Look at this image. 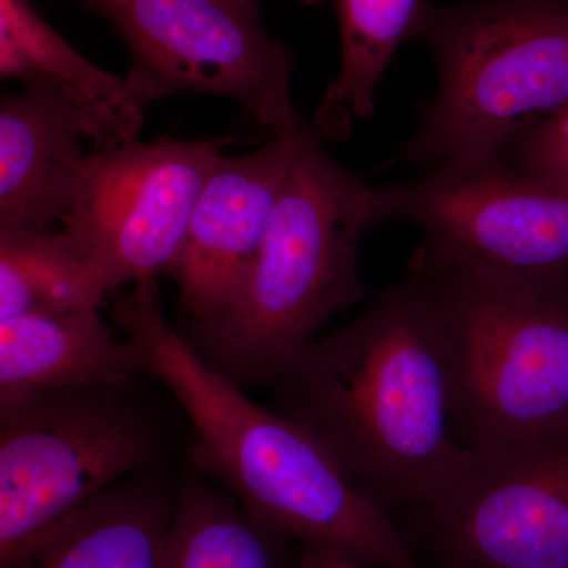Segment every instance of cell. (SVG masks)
Instances as JSON below:
<instances>
[{
	"instance_id": "cell-9",
	"label": "cell",
	"mask_w": 568,
	"mask_h": 568,
	"mask_svg": "<svg viewBox=\"0 0 568 568\" xmlns=\"http://www.w3.org/2000/svg\"><path fill=\"white\" fill-rule=\"evenodd\" d=\"M224 140H132L89 152L62 233L112 290L170 272Z\"/></svg>"
},
{
	"instance_id": "cell-14",
	"label": "cell",
	"mask_w": 568,
	"mask_h": 568,
	"mask_svg": "<svg viewBox=\"0 0 568 568\" xmlns=\"http://www.w3.org/2000/svg\"><path fill=\"white\" fill-rule=\"evenodd\" d=\"M144 372L138 347L119 342L99 310L0 320V405L62 388H123Z\"/></svg>"
},
{
	"instance_id": "cell-18",
	"label": "cell",
	"mask_w": 568,
	"mask_h": 568,
	"mask_svg": "<svg viewBox=\"0 0 568 568\" xmlns=\"http://www.w3.org/2000/svg\"><path fill=\"white\" fill-rule=\"evenodd\" d=\"M284 541L233 496L192 481L178 496L163 568H297Z\"/></svg>"
},
{
	"instance_id": "cell-13",
	"label": "cell",
	"mask_w": 568,
	"mask_h": 568,
	"mask_svg": "<svg viewBox=\"0 0 568 568\" xmlns=\"http://www.w3.org/2000/svg\"><path fill=\"white\" fill-rule=\"evenodd\" d=\"M0 77L61 93L80 112L95 149L140 136L148 104L129 80L84 58L32 0H0Z\"/></svg>"
},
{
	"instance_id": "cell-20",
	"label": "cell",
	"mask_w": 568,
	"mask_h": 568,
	"mask_svg": "<svg viewBox=\"0 0 568 568\" xmlns=\"http://www.w3.org/2000/svg\"><path fill=\"white\" fill-rule=\"evenodd\" d=\"M297 568H386L369 566V564L358 562V560L347 558L339 552L328 551L312 547H298ZM422 568V567H413ZM455 568V567H440Z\"/></svg>"
},
{
	"instance_id": "cell-2",
	"label": "cell",
	"mask_w": 568,
	"mask_h": 568,
	"mask_svg": "<svg viewBox=\"0 0 568 568\" xmlns=\"http://www.w3.org/2000/svg\"><path fill=\"white\" fill-rule=\"evenodd\" d=\"M112 320L145 372L173 392L193 425L194 466L265 528L298 547L369 566L417 567L390 515L347 480L301 425L246 398L168 323L156 278L115 298Z\"/></svg>"
},
{
	"instance_id": "cell-6",
	"label": "cell",
	"mask_w": 568,
	"mask_h": 568,
	"mask_svg": "<svg viewBox=\"0 0 568 568\" xmlns=\"http://www.w3.org/2000/svg\"><path fill=\"white\" fill-rule=\"evenodd\" d=\"M121 390L62 388L0 405V559L151 462V425Z\"/></svg>"
},
{
	"instance_id": "cell-17",
	"label": "cell",
	"mask_w": 568,
	"mask_h": 568,
	"mask_svg": "<svg viewBox=\"0 0 568 568\" xmlns=\"http://www.w3.org/2000/svg\"><path fill=\"white\" fill-rule=\"evenodd\" d=\"M111 291L62 231L0 227V320L99 310Z\"/></svg>"
},
{
	"instance_id": "cell-1",
	"label": "cell",
	"mask_w": 568,
	"mask_h": 568,
	"mask_svg": "<svg viewBox=\"0 0 568 568\" xmlns=\"http://www.w3.org/2000/svg\"><path fill=\"white\" fill-rule=\"evenodd\" d=\"M271 383L274 410L387 514L432 503L465 458L452 433L443 323L413 275L297 351Z\"/></svg>"
},
{
	"instance_id": "cell-4",
	"label": "cell",
	"mask_w": 568,
	"mask_h": 568,
	"mask_svg": "<svg viewBox=\"0 0 568 568\" xmlns=\"http://www.w3.org/2000/svg\"><path fill=\"white\" fill-rule=\"evenodd\" d=\"M437 89L395 162L466 170L568 104V0H463L426 6L416 39Z\"/></svg>"
},
{
	"instance_id": "cell-19",
	"label": "cell",
	"mask_w": 568,
	"mask_h": 568,
	"mask_svg": "<svg viewBox=\"0 0 568 568\" xmlns=\"http://www.w3.org/2000/svg\"><path fill=\"white\" fill-rule=\"evenodd\" d=\"M500 160L519 173L568 192V104L508 142Z\"/></svg>"
},
{
	"instance_id": "cell-7",
	"label": "cell",
	"mask_w": 568,
	"mask_h": 568,
	"mask_svg": "<svg viewBox=\"0 0 568 568\" xmlns=\"http://www.w3.org/2000/svg\"><path fill=\"white\" fill-rule=\"evenodd\" d=\"M125 44V74L145 104L178 93L222 97L274 134L304 123L293 52L265 28L256 0H78Z\"/></svg>"
},
{
	"instance_id": "cell-3",
	"label": "cell",
	"mask_w": 568,
	"mask_h": 568,
	"mask_svg": "<svg viewBox=\"0 0 568 568\" xmlns=\"http://www.w3.org/2000/svg\"><path fill=\"white\" fill-rule=\"evenodd\" d=\"M313 136L283 183L252 267L223 312L190 325V345L237 386L271 383L366 286L358 248L383 223L379 194Z\"/></svg>"
},
{
	"instance_id": "cell-16",
	"label": "cell",
	"mask_w": 568,
	"mask_h": 568,
	"mask_svg": "<svg viewBox=\"0 0 568 568\" xmlns=\"http://www.w3.org/2000/svg\"><path fill=\"white\" fill-rule=\"evenodd\" d=\"M428 0H335L342 67L312 121L328 142L376 112V91L396 52L416 39Z\"/></svg>"
},
{
	"instance_id": "cell-15",
	"label": "cell",
	"mask_w": 568,
	"mask_h": 568,
	"mask_svg": "<svg viewBox=\"0 0 568 568\" xmlns=\"http://www.w3.org/2000/svg\"><path fill=\"white\" fill-rule=\"evenodd\" d=\"M175 503L159 484L129 478L0 559V568H163Z\"/></svg>"
},
{
	"instance_id": "cell-8",
	"label": "cell",
	"mask_w": 568,
	"mask_h": 568,
	"mask_svg": "<svg viewBox=\"0 0 568 568\" xmlns=\"http://www.w3.org/2000/svg\"><path fill=\"white\" fill-rule=\"evenodd\" d=\"M443 567L568 568V424L485 450L413 510Z\"/></svg>"
},
{
	"instance_id": "cell-5",
	"label": "cell",
	"mask_w": 568,
	"mask_h": 568,
	"mask_svg": "<svg viewBox=\"0 0 568 568\" xmlns=\"http://www.w3.org/2000/svg\"><path fill=\"white\" fill-rule=\"evenodd\" d=\"M409 275L443 323L459 446H507L568 424V282L493 274L420 248Z\"/></svg>"
},
{
	"instance_id": "cell-12",
	"label": "cell",
	"mask_w": 568,
	"mask_h": 568,
	"mask_svg": "<svg viewBox=\"0 0 568 568\" xmlns=\"http://www.w3.org/2000/svg\"><path fill=\"white\" fill-rule=\"evenodd\" d=\"M80 112L29 84L0 103V227L48 231L70 211L89 153Z\"/></svg>"
},
{
	"instance_id": "cell-21",
	"label": "cell",
	"mask_w": 568,
	"mask_h": 568,
	"mask_svg": "<svg viewBox=\"0 0 568 568\" xmlns=\"http://www.w3.org/2000/svg\"><path fill=\"white\" fill-rule=\"evenodd\" d=\"M293 2L301 3V6L306 7H321L324 6L327 0H293Z\"/></svg>"
},
{
	"instance_id": "cell-10",
	"label": "cell",
	"mask_w": 568,
	"mask_h": 568,
	"mask_svg": "<svg viewBox=\"0 0 568 568\" xmlns=\"http://www.w3.org/2000/svg\"><path fill=\"white\" fill-rule=\"evenodd\" d=\"M381 220L425 234L422 252L518 278L568 282V192L507 166L428 171L377 189Z\"/></svg>"
},
{
	"instance_id": "cell-11",
	"label": "cell",
	"mask_w": 568,
	"mask_h": 568,
	"mask_svg": "<svg viewBox=\"0 0 568 568\" xmlns=\"http://www.w3.org/2000/svg\"><path fill=\"white\" fill-rule=\"evenodd\" d=\"M313 136L323 140L305 121L257 151L222 156L213 168L168 272L193 323L211 320L233 301L263 244L283 183Z\"/></svg>"
}]
</instances>
